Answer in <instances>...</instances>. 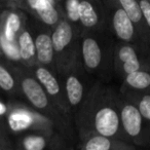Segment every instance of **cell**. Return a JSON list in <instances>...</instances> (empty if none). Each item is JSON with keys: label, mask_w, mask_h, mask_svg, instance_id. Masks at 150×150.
Returning <instances> with one entry per match:
<instances>
[{"label": "cell", "mask_w": 150, "mask_h": 150, "mask_svg": "<svg viewBox=\"0 0 150 150\" xmlns=\"http://www.w3.org/2000/svg\"><path fill=\"white\" fill-rule=\"evenodd\" d=\"M118 90L110 83L95 80L86 101L73 117L78 138L98 133L127 141L121 129L117 104Z\"/></svg>", "instance_id": "1"}, {"label": "cell", "mask_w": 150, "mask_h": 150, "mask_svg": "<svg viewBox=\"0 0 150 150\" xmlns=\"http://www.w3.org/2000/svg\"><path fill=\"white\" fill-rule=\"evenodd\" d=\"M114 44L115 38L107 26L80 34V60L86 72L93 78L109 83L114 77Z\"/></svg>", "instance_id": "2"}, {"label": "cell", "mask_w": 150, "mask_h": 150, "mask_svg": "<svg viewBox=\"0 0 150 150\" xmlns=\"http://www.w3.org/2000/svg\"><path fill=\"white\" fill-rule=\"evenodd\" d=\"M17 68L22 95L26 102L29 103L36 111L50 118L56 129L66 138L73 149H75V145L77 143V134L75 131L74 121L66 117L59 110L28 67L20 64L17 65Z\"/></svg>", "instance_id": "3"}, {"label": "cell", "mask_w": 150, "mask_h": 150, "mask_svg": "<svg viewBox=\"0 0 150 150\" xmlns=\"http://www.w3.org/2000/svg\"><path fill=\"white\" fill-rule=\"evenodd\" d=\"M3 119L13 137L28 132L57 129L50 118L36 111L29 103L25 104L17 99L6 102V111Z\"/></svg>", "instance_id": "4"}, {"label": "cell", "mask_w": 150, "mask_h": 150, "mask_svg": "<svg viewBox=\"0 0 150 150\" xmlns=\"http://www.w3.org/2000/svg\"><path fill=\"white\" fill-rule=\"evenodd\" d=\"M80 31L63 18L52 29V46L58 75H61L76 61L80 60Z\"/></svg>", "instance_id": "5"}, {"label": "cell", "mask_w": 150, "mask_h": 150, "mask_svg": "<svg viewBox=\"0 0 150 150\" xmlns=\"http://www.w3.org/2000/svg\"><path fill=\"white\" fill-rule=\"evenodd\" d=\"M117 104L121 129L127 142L139 149H150V122L144 118L137 105L119 91Z\"/></svg>", "instance_id": "6"}, {"label": "cell", "mask_w": 150, "mask_h": 150, "mask_svg": "<svg viewBox=\"0 0 150 150\" xmlns=\"http://www.w3.org/2000/svg\"><path fill=\"white\" fill-rule=\"evenodd\" d=\"M114 77L121 81L125 75L138 70L150 69V46L142 41L115 40L113 50Z\"/></svg>", "instance_id": "7"}, {"label": "cell", "mask_w": 150, "mask_h": 150, "mask_svg": "<svg viewBox=\"0 0 150 150\" xmlns=\"http://www.w3.org/2000/svg\"><path fill=\"white\" fill-rule=\"evenodd\" d=\"M59 77L66 93L71 114L74 117L84 103L96 79L86 72L81 60L76 61L65 72L59 75Z\"/></svg>", "instance_id": "8"}, {"label": "cell", "mask_w": 150, "mask_h": 150, "mask_svg": "<svg viewBox=\"0 0 150 150\" xmlns=\"http://www.w3.org/2000/svg\"><path fill=\"white\" fill-rule=\"evenodd\" d=\"M102 1L104 5L106 25L114 36L115 40L123 42L141 41L134 22L116 0Z\"/></svg>", "instance_id": "9"}, {"label": "cell", "mask_w": 150, "mask_h": 150, "mask_svg": "<svg viewBox=\"0 0 150 150\" xmlns=\"http://www.w3.org/2000/svg\"><path fill=\"white\" fill-rule=\"evenodd\" d=\"M15 150L73 149L66 138L57 129L28 132L13 137Z\"/></svg>", "instance_id": "10"}, {"label": "cell", "mask_w": 150, "mask_h": 150, "mask_svg": "<svg viewBox=\"0 0 150 150\" xmlns=\"http://www.w3.org/2000/svg\"><path fill=\"white\" fill-rule=\"evenodd\" d=\"M28 68L32 71L34 76L41 83L46 94L52 99V101L58 107L59 110L66 117L73 120L68 101H67L66 93H65L62 81H61L57 71L52 70L47 66L38 64V63L34 64L31 67H28Z\"/></svg>", "instance_id": "11"}, {"label": "cell", "mask_w": 150, "mask_h": 150, "mask_svg": "<svg viewBox=\"0 0 150 150\" xmlns=\"http://www.w3.org/2000/svg\"><path fill=\"white\" fill-rule=\"evenodd\" d=\"M31 17V16H30ZM31 26L34 34L36 48V61L38 64L44 65L57 71L54 61V46L52 39V29L44 26L31 17Z\"/></svg>", "instance_id": "12"}, {"label": "cell", "mask_w": 150, "mask_h": 150, "mask_svg": "<svg viewBox=\"0 0 150 150\" xmlns=\"http://www.w3.org/2000/svg\"><path fill=\"white\" fill-rule=\"evenodd\" d=\"M28 19V13L19 7L5 6L0 11L1 42L17 43V37Z\"/></svg>", "instance_id": "13"}, {"label": "cell", "mask_w": 150, "mask_h": 150, "mask_svg": "<svg viewBox=\"0 0 150 150\" xmlns=\"http://www.w3.org/2000/svg\"><path fill=\"white\" fill-rule=\"evenodd\" d=\"M75 149L79 150H137L134 144L122 139L98 133H90L78 138Z\"/></svg>", "instance_id": "14"}, {"label": "cell", "mask_w": 150, "mask_h": 150, "mask_svg": "<svg viewBox=\"0 0 150 150\" xmlns=\"http://www.w3.org/2000/svg\"><path fill=\"white\" fill-rule=\"evenodd\" d=\"M78 17L81 33L102 29L107 26L102 0H79Z\"/></svg>", "instance_id": "15"}, {"label": "cell", "mask_w": 150, "mask_h": 150, "mask_svg": "<svg viewBox=\"0 0 150 150\" xmlns=\"http://www.w3.org/2000/svg\"><path fill=\"white\" fill-rule=\"evenodd\" d=\"M0 91L13 99L23 97L17 65L0 57Z\"/></svg>", "instance_id": "16"}, {"label": "cell", "mask_w": 150, "mask_h": 150, "mask_svg": "<svg viewBox=\"0 0 150 150\" xmlns=\"http://www.w3.org/2000/svg\"><path fill=\"white\" fill-rule=\"evenodd\" d=\"M17 46L21 63L26 67H31L37 63L34 34L31 26V17L28 15L24 27L17 37Z\"/></svg>", "instance_id": "17"}, {"label": "cell", "mask_w": 150, "mask_h": 150, "mask_svg": "<svg viewBox=\"0 0 150 150\" xmlns=\"http://www.w3.org/2000/svg\"><path fill=\"white\" fill-rule=\"evenodd\" d=\"M118 90L133 92L150 91V69L138 70L125 75L121 79Z\"/></svg>", "instance_id": "18"}, {"label": "cell", "mask_w": 150, "mask_h": 150, "mask_svg": "<svg viewBox=\"0 0 150 150\" xmlns=\"http://www.w3.org/2000/svg\"><path fill=\"white\" fill-rule=\"evenodd\" d=\"M116 1L127 11V13L129 16L132 21L134 22L141 41L146 43L145 25H144V19H143V15H142L141 7H140L139 4V1L138 0H116Z\"/></svg>", "instance_id": "19"}, {"label": "cell", "mask_w": 150, "mask_h": 150, "mask_svg": "<svg viewBox=\"0 0 150 150\" xmlns=\"http://www.w3.org/2000/svg\"><path fill=\"white\" fill-rule=\"evenodd\" d=\"M118 91L137 105L144 118L150 122V91H145V92H133L125 90Z\"/></svg>", "instance_id": "20"}, {"label": "cell", "mask_w": 150, "mask_h": 150, "mask_svg": "<svg viewBox=\"0 0 150 150\" xmlns=\"http://www.w3.org/2000/svg\"><path fill=\"white\" fill-rule=\"evenodd\" d=\"M61 9L63 16L67 19L75 28H77L81 33V26H80L79 17H78V4L79 0H60Z\"/></svg>", "instance_id": "21"}, {"label": "cell", "mask_w": 150, "mask_h": 150, "mask_svg": "<svg viewBox=\"0 0 150 150\" xmlns=\"http://www.w3.org/2000/svg\"><path fill=\"white\" fill-rule=\"evenodd\" d=\"M0 150H15L13 137L7 129L3 116H0Z\"/></svg>", "instance_id": "22"}, {"label": "cell", "mask_w": 150, "mask_h": 150, "mask_svg": "<svg viewBox=\"0 0 150 150\" xmlns=\"http://www.w3.org/2000/svg\"><path fill=\"white\" fill-rule=\"evenodd\" d=\"M141 7L142 15L144 19L146 33V43L150 46V2L148 0H138Z\"/></svg>", "instance_id": "23"}, {"label": "cell", "mask_w": 150, "mask_h": 150, "mask_svg": "<svg viewBox=\"0 0 150 150\" xmlns=\"http://www.w3.org/2000/svg\"><path fill=\"white\" fill-rule=\"evenodd\" d=\"M23 0H0V3H3L5 6H11V7H19L21 8Z\"/></svg>", "instance_id": "24"}, {"label": "cell", "mask_w": 150, "mask_h": 150, "mask_svg": "<svg viewBox=\"0 0 150 150\" xmlns=\"http://www.w3.org/2000/svg\"><path fill=\"white\" fill-rule=\"evenodd\" d=\"M0 57H2V43H1V31H0Z\"/></svg>", "instance_id": "25"}, {"label": "cell", "mask_w": 150, "mask_h": 150, "mask_svg": "<svg viewBox=\"0 0 150 150\" xmlns=\"http://www.w3.org/2000/svg\"><path fill=\"white\" fill-rule=\"evenodd\" d=\"M57 1H60V0H57Z\"/></svg>", "instance_id": "26"}, {"label": "cell", "mask_w": 150, "mask_h": 150, "mask_svg": "<svg viewBox=\"0 0 150 150\" xmlns=\"http://www.w3.org/2000/svg\"><path fill=\"white\" fill-rule=\"evenodd\" d=\"M148 1H149V2H150V0H148Z\"/></svg>", "instance_id": "27"}]
</instances>
